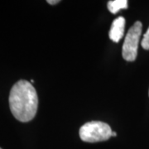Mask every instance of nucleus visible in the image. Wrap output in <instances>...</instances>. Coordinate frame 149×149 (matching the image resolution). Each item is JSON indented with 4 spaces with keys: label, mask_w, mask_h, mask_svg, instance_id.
<instances>
[{
    "label": "nucleus",
    "mask_w": 149,
    "mask_h": 149,
    "mask_svg": "<svg viewBox=\"0 0 149 149\" xmlns=\"http://www.w3.org/2000/svg\"><path fill=\"white\" fill-rule=\"evenodd\" d=\"M9 106L13 115L20 122H29L34 118L37 111L38 97L30 82L21 80L12 87Z\"/></svg>",
    "instance_id": "obj_1"
},
{
    "label": "nucleus",
    "mask_w": 149,
    "mask_h": 149,
    "mask_svg": "<svg viewBox=\"0 0 149 149\" xmlns=\"http://www.w3.org/2000/svg\"><path fill=\"white\" fill-rule=\"evenodd\" d=\"M112 129L106 123L92 121L85 123L80 128V139L86 143L106 141L112 137Z\"/></svg>",
    "instance_id": "obj_2"
},
{
    "label": "nucleus",
    "mask_w": 149,
    "mask_h": 149,
    "mask_svg": "<svg viewBox=\"0 0 149 149\" xmlns=\"http://www.w3.org/2000/svg\"><path fill=\"white\" fill-rule=\"evenodd\" d=\"M142 22H136L133 26L130 27L125 37L123 45L122 55L123 59L127 61H133L138 55L139 40L142 33Z\"/></svg>",
    "instance_id": "obj_3"
},
{
    "label": "nucleus",
    "mask_w": 149,
    "mask_h": 149,
    "mask_svg": "<svg viewBox=\"0 0 149 149\" xmlns=\"http://www.w3.org/2000/svg\"><path fill=\"white\" fill-rule=\"evenodd\" d=\"M125 27V18L123 17H118L112 22L109 36L113 42H118L124 34Z\"/></svg>",
    "instance_id": "obj_4"
},
{
    "label": "nucleus",
    "mask_w": 149,
    "mask_h": 149,
    "mask_svg": "<svg viewBox=\"0 0 149 149\" xmlns=\"http://www.w3.org/2000/svg\"><path fill=\"white\" fill-rule=\"evenodd\" d=\"M108 9L112 13H117L121 9L128 8V1L127 0H112L108 2Z\"/></svg>",
    "instance_id": "obj_5"
},
{
    "label": "nucleus",
    "mask_w": 149,
    "mask_h": 149,
    "mask_svg": "<svg viewBox=\"0 0 149 149\" xmlns=\"http://www.w3.org/2000/svg\"><path fill=\"white\" fill-rule=\"evenodd\" d=\"M142 47L143 49L145 50H149V27L148 29V31L147 32L144 34L143 38V40H142Z\"/></svg>",
    "instance_id": "obj_6"
},
{
    "label": "nucleus",
    "mask_w": 149,
    "mask_h": 149,
    "mask_svg": "<svg viewBox=\"0 0 149 149\" xmlns=\"http://www.w3.org/2000/svg\"><path fill=\"white\" fill-rule=\"evenodd\" d=\"M47 3H49V4L53 5V4H56V3H60V1H59V0H48Z\"/></svg>",
    "instance_id": "obj_7"
},
{
    "label": "nucleus",
    "mask_w": 149,
    "mask_h": 149,
    "mask_svg": "<svg viewBox=\"0 0 149 149\" xmlns=\"http://www.w3.org/2000/svg\"><path fill=\"white\" fill-rule=\"evenodd\" d=\"M117 136V133L115 132H112V137H116Z\"/></svg>",
    "instance_id": "obj_8"
},
{
    "label": "nucleus",
    "mask_w": 149,
    "mask_h": 149,
    "mask_svg": "<svg viewBox=\"0 0 149 149\" xmlns=\"http://www.w3.org/2000/svg\"><path fill=\"white\" fill-rule=\"evenodd\" d=\"M0 149H2V148H0Z\"/></svg>",
    "instance_id": "obj_9"
}]
</instances>
